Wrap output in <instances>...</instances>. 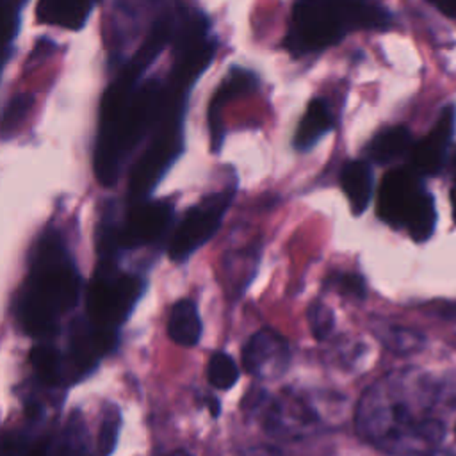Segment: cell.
I'll return each instance as SVG.
<instances>
[{
  "instance_id": "21",
  "label": "cell",
  "mask_w": 456,
  "mask_h": 456,
  "mask_svg": "<svg viewBox=\"0 0 456 456\" xmlns=\"http://www.w3.org/2000/svg\"><path fill=\"white\" fill-rule=\"evenodd\" d=\"M372 330H374V335L381 340V344L394 353L404 354V353L417 351L424 346V335L410 328L379 322V324H372Z\"/></svg>"
},
{
  "instance_id": "25",
  "label": "cell",
  "mask_w": 456,
  "mask_h": 456,
  "mask_svg": "<svg viewBox=\"0 0 456 456\" xmlns=\"http://www.w3.org/2000/svg\"><path fill=\"white\" fill-rule=\"evenodd\" d=\"M306 321H308V326H310V331H312L314 338L319 340V342L326 340L333 333V328H335L333 310L319 299H315L308 305Z\"/></svg>"
},
{
  "instance_id": "35",
  "label": "cell",
  "mask_w": 456,
  "mask_h": 456,
  "mask_svg": "<svg viewBox=\"0 0 456 456\" xmlns=\"http://www.w3.org/2000/svg\"><path fill=\"white\" fill-rule=\"evenodd\" d=\"M454 435H456V428H454Z\"/></svg>"
},
{
  "instance_id": "12",
  "label": "cell",
  "mask_w": 456,
  "mask_h": 456,
  "mask_svg": "<svg viewBox=\"0 0 456 456\" xmlns=\"http://www.w3.org/2000/svg\"><path fill=\"white\" fill-rule=\"evenodd\" d=\"M372 185L374 175L367 160L354 159L344 164L340 171V187L354 216H362L367 210L372 198Z\"/></svg>"
},
{
  "instance_id": "13",
  "label": "cell",
  "mask_w": 456,
  "mask_h": 456,
  "mask_svg": "<svg viewBox=\"0 0 456 456\" xmlns=\"http://www.w3.org/2000/svg\"><path fill=\"white\" fill-rule=\"evenodd\" d=\"M335 126V118L330 110V105L322 98H312L306 105L305 114L301 116L292 144L299 151L312 150L321 137L331 132Z\"/></svg>"
},
{
  "instance_id": "10",
  "label": "cell",
  "mask_w": 456,
  "mask_h": 456,
  "mask_svg": "<svg viewBox=\"0 0 456 456\" xmlns=\"http://www.w3.org/2000/svg\"><path fill=\"white\" fill-rule=\"evenodd\" d=\"M258 87V77L255 71L232 66L226 77L221 80L217 91L212 94L210 105H208V130H210V144L212 151H219L223 139H224V130H223V119L221 112L223 107L242 94H248Z\"/></svg>"
},
{
  "instance_id": "8",
  "label": "cell",
  "mask_w": 456,
  "mask_h": 456,
  "mask_svg": "<svg viewBox=\"0 0 456 456\" xmlns=\"http://www.w3.org/2000/svg\"><path fill=\"white\" fill-rule=\"evenodd\" d=\"M242 367L258 379H276L285 374L290 363V346L287 338L273 330L255 331L240 349Z\"/></svg>"
},
{
  "instance_id": "15",
  "label": "cell",
  "mask_w": 456,
  "mask_h": 456,
  "mask_svg": "<svg viewBox=\"0 0 456 456\" xmlns=\"http://www.w3.org/2000/svg\"><path fill=\"white\" fill-rule=\"evenodd\" d=\"M169 338L183 347H194L203 335V322L192 299L182 297L173 303L167 319Z\"/></svg>"
},
{
  "instance_id": "29",
  "label": "cell",
  "mask_w": 456,
  "mask_h": 456,
  "mask_svg": "<svg viewBox=\"0 0 456 456\" xmlns=\"http://www.w3.org/2000/svg\"><path fill=\"white\" fill-rule=\"evenodd\" d=\"M233 456H283L280 449H276L274 445H267V444H258V445H249L240 449L239 452H235Z\"/></svg>"
},
{
  "instance_id": "26",
  "label": "cell",
  "mask_w": 456,
  "mask_h": 456,
  "mask_svg": "<svg viewBox=\"0 0 456 456\" xmlns=\"http://www.w3.org/2000/svg\"><path fill=\"white\" fill-rule=\"evenodd\" d=\"M324 287L337 290L342 296H349V297H356V299H363L367 294L365 280L358 273H346V271L331 273L326 278Z\"/></svg>"
},
{
  "instance_id": "5",
  "label": "cell",
  "mask_w": 456,
  "mask_h": 456,
  "mask_svg": "<svg viewBox=\"0 0 456 456\" xmlns=\"http://www.w3.org/2000/svg\"><path fill=\"white\" fill-rule=\"evenodd\" d=\"M110 203L96 228L98 258L118 260L121 251L137 249L162 240L173 221V203L167 200H139L121 216H114Z\"/></svg>"
},
{
  "instance_id": "34",
  "label": "cell",
  "mask_w": 456,
  "mask_h": 456,
  "mask_svg": "<svg viewBox=\"0 0 456 456\" xmlns=\"http://www.w3.org/2000/svg\"><path fill=\"white\" fill-rule=\"evenodd\" d=\"M451 196H452V210H454V219H456V185H454Z\"/></svg>"
},
{
  "instance_id": "22",
  "label": "cell",
  "mask_w": 456,
  "mask_h": 456,
  "mask_svg": "<svg viewBox=\"0 0 456 456\" xmlns=\"http://www.w3.org/2000/svg\"><path fill=\"white\" fill-rule=\"evenodd\" d=\"M207 379L217 390L232 388L239 379V367L235 360L224 351L212 353L207 365Z\"/></svg>"
},
{
  "instance_id": "24",
  "label": "cell",
  "mask_w": 456,
  "mask_h": 456,
  "mask_svg": "<svg viewBox=\"0 0 456 456\" xmlns=\"http://www.w3.org/2000/svg\"><path fill=\"white\" fill-rule=\"evenodd\" d=\"M121 428V411L116 404H107L102 413V422L98 429L96 456H110L118 444V435Z\"/></svg>"
},
{
  "instance_id": "32",
  "label": "cell",
  "mask_w": 456,
  "mask_h": 456,
  "mask_svg": "<svg viewBox=\"0 0 456 456\" xmlns=\"http://www.w3.org/2000/svg\"><path fill=\"white\" fill-rule=\"evenodd\" d=\"M203 401H205V404L208 406V410H210V415H212V417H217V415H219V410H221V406H219V401H217L216 397H212V395H207Z\"/></svg>"
},
{
  "instance_id": "17",
  "label": "cell",
  "mask_w": 456,
  "mask_h": 456,
  "mask_svg": "<svg viewBox=\"0 0 456 456\" xmlns=\"http://www.w3.org/2000/svg\"><path fill=\"white\" fill-rule=\"evenodd\" d=\"M258 260H260V246L258 244H251L249 248L224 255L226 281H228L233 301L240 294H244V290L251 283L253 276L256 274Z\"/></svg>"
},
{
  "instance_id": "9",
  "label": "cell",
  "mask_w": 456,
  "mask_h": 456,
  "mask_svg": "<svg viewBox=\"0 0 456 456\" xmlns=\"http://www.w3.org/2000/svg\"><path fill=\"white\" fill-rule=\"evenodd\" d=\"M422 191L413 171L404 167L392 169L379 185L378 216L392 226H406Z\"/></svg>"
},
{
  "instance_id": "31",
  "label": "cell",
  "mask_w": 456,
  "mask_h": 456,
  "mask_svg": "<svg viewBox=\"0 0 456 456\" xmlns=\"http://www.w3.org/2000/svg\"><path fill=\"white\" fill-rule=\"evenodd\" d=\"M436 7L444 12V14H447V16H451V18H456V2L454 0H447V2H438L436 4Z\"/></svg>"
},
{
  "instance_id": "27",
  "label": "cell",
  "mask_w": 456,
  "mask_h": 456,
  "mask_svg": "<svg viewBox=\"0 0 456 456\" xmlns=\"http://www.w3.org/2000/svg\"><path fill=\"white\" fill-rule=\"evenodd\" d=\"M32 107V96L27 93L16 94L9 100V103L4 109V116H2V128L4 134H7L12 126H16L27 114L28 109Z\"/></svg>"
},
{
  "instance_id": "1",
  "label": "cell",
  "mask_w": 456,
  "mask_h": 456,
  "mask_svg": "<svg viewBox=\"0 0 456 456\" xmlns=\"http://www.w3.org/2000/svg\"><path fill=\"white\" fill-rule=\"evenodd\" d=\"M451 392L435 378L401 370L372 383L360 397L354 424L358 435L388 454L417 456L438 447L444 422L431 411Z\"/></svg>"
},
{
  "instance_id": "19",
  "label": "cell",
  "mask_w": 456,
  "mask_h": 456,
  "mask_svg": "<svg viewBox=\"0 0 456 456\" xmlns=\"http://www.w3.org/2000/svg\"><path fill=\"white\" fill-rule=\"evenodd\" d=\"M28 358L43 385L46 387L68 385L62 351H59L52 342H36L28 353Z\"/></svg>"
},
{
  "instance_id": "20",
  "label": "cell",
  "mask_w": 456,
  "mask_h": 456,
  "mask_svg": "<svg viewBox=\"0 0 456 456\" xmlns=\"http://www.w3.org/2000/svg\"><path fill=\"white\" fill-rule=\"evenodd\" d=\"M435 224H436L435 200L428 191H422V194L419 196V200L406 221V230L413 240L424 242L433 235Z\"/></svg>"
},
{
  "instance_id": "18",
  "label": "cell",
  "mask_w": 456,
  "mask_h": 456,
  "mask_svg": "<svg viewBox=\"0 0 456 456\" xmlns=\"http://www.w3.org/2000/svg\"><path fill=\"white\" fill-rule=\"evenodd\" d=\"M411 148V134L406 126H388L378 132L367 144L365 155L376 164H388Z\"/></svg>"
},
{
  "instance_id": "4",
  "label": "cell",
  "mask_w": 456,
  "mask_h": 456,
  "mask_svg": "<svg viewBox=\"0 0 456 456\" xmlns=\"http://www.w3.org/2000/svg\"><path fill=\"white\" fill-rule=\"evenodd\" d=\"M392 14L381 4L301 0L292 5L289 32L283 39L292 55L322 52L358 28H387Z\"/></svg>"
},
{
  "instance_id": "14",
  "label": "cell",
  "mask_w": 456,
  "mask_h": 456,
  "mask_svg": "<svg viewBox=\"0 0 456 456\" xmlns=\"http://www.w3.org/2000/svg\"><path fill=\"white\" fill-rule=\"evenodd\" d=\"M46 456H89V433L78 410L53 435H48Z\"/></svg>"
},
{
  "instance_id": "28",
  "label": "cell",
  "mask_w": 456,
  "mask_h": 456,
  "mask_svg": "<svg viewBox=\"0 0 456 456\" xmlns=\"http://www.w3.org/2000/svg\"><path fill=\"white\" fill-rule=\"evenodd\" d=\"M55 48H57V45H55L53 39H50V37H39L37 43L34 45V50H32L30 55H28V64L32 66V64L37 62L41 57L50 55Z\"/></svg>"
},
{
  "instance_id": "16",
  "label": "cell",
  "mask_w": 456,
  "mask_h": 456,
  "mask_svg": "<svg viewBox=\"0 0 456 456\" xmlns=\"http://www.w3.org/2000/svg\"><path fill=\"white\" fill-rule=\"evenodd\" d=\"M94 4L93 2H61V0H43L36 5V18L46 25L64 27L68 30H80Z\"/></svg>"
},
{
  "instance_id": "23",
  "label": "cell",
  "mask_w": 456,
  "mask_h": 456,
  "mask_svg": "<svg viewBox=\"0 0 456 456\" xmlns=\"http://www.w3.org/2000/svg\"><path fill=\"white\" fill-rule=\"evenodd\" d=\"M25 2L16 0H2L0 4V45H2V57L4 64L7 62L12 52V41L20 30V12Z\"/></svg>"
},
{
  "instance_id": "11",
  "label": "cell",
  "mask_w": 456,
  "mask_h": 456,
  "mask_svg": "<svg viewBox=\"0 0 456 456\" xmlns=\"http://www.w3.org/2000/svg\"><path fill=\"white\" fill-rule=\"evenodd\" d=\"M454 121H456V110L451 105L442 112L433 130L420 142L415 144L413 166L419 173L435 175L440 171L447 155L449 142L454 134Z\"/></svg>"
},
{
  "instance_id": "2",
  "label": "cell",
  "mask_w": 456,
  "mask_h": 456,
  "mask_svg": "<svg viewBox=\"0 0 456 456\" xmlns=\"http://www.w3.org/2000/svg\"><path fill=\"white\" fill-rule=\"evenodd\" d=\"M160 52L162 46L159 43L144 39L102 96L93 160L98 182L107 187L116 183L126 155L148 132L155 130L167 107V82L157 77L139 82L144 69Z\"/></svg>"
},
{
  "instance_id": "30",
  "label": "cell",
  "mask_w": 456,
  "mask_h": 456,
  "mask_svg": "<svg viewBox=\"0 0 456 456\" xmlns=\"http://www.w3.org/2000/svg\"><path fill=\"white\" fill-rule=\"evenodd\" d=\"M46 444H48V436L34 440V444L30 445L25 456H46Z\"/></svg>"
},
{
  "instance_id": "7",
  "label": "cell",
  "mask_w": 456,
  "mask_h": 456,
  "mask_svg": "<svg viewBox=\"0 0 456 456\" xmlns=\"http://www.w3.org/2000/svg\"><path fill=\"white\" fill-rule=\"evenodd\" d=\"M232 198L233 191L228 189L212 192L183 212L182 221L169 237L167 255L173 262H185L198 248L214 237Z\"/></svg>"
},
{
  "instance_id": "3",
  "label": "cell",
  "mask_w": 456,
  "mask_h": 456,
  "mask_svg": "<svg viewBox=\"0 0 456 456\" xmlns=\"http://www.w3.org/2000/svg\"><path fill=\"white\" fill-rule=\"evenodd\" d=\"M80 292L82 276L64 237L55 228L45 230L30 249L27 276L14 296L16 324L37 342H48Z\"/></svg>"
},
{
  "instance_id": "33",
  "label": "cell",
  "mask_w": 456,
  "mask_h": 456,
  "mask_svg": "<svg viewBox=\"0 0 456 456\" xmlns=\"http://www.w3.org/2000/svg\"><path fill=\"white\" fill-rule=\"evenodd\" d=\"M167 456H192L189 451H185V449H176V451H173L171 454H167Z\"/></svg>"
},
{
  "instance_id": "6",
  "label": "cell",
  "mask_w": 456,
  "mask_h": 456,
  "mask_svg": "<svg viewBox=\"0 0 456 456\" xmlns=\"http://www.w3.org/2000/svg\"><path fill=\"white\" fill-rule=\"evenodd\" d=\"M144 290L141 276L118 267V260L98 258L86 289V317L100 331L118 335Z\"/></svg>"
}]
</instances>
